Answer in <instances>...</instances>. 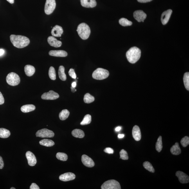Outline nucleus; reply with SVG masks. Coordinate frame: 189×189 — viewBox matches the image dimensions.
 Listing matches in <instances>:
<instances>
[{"label": "nucleus", "instance_id": "f257e3e1", "mask_svg": "<svg viewBox=\"0 0 189 189\" xmlns=\"http://www.w3.org/2000/svg\"><path fill=\"white\" fill-rule=\"evenodd\" d=\"M11 42L13 46L17 48H22L30 44V40L28 38L21 35H11Z\"/></svg>", "mask_w": 189, "mask_h": 189}, {"label": "nucleus", "instance_id": "f03ea898", "mask_svg": "<svg viewBox=\"0 0 189 189\" xmlns=\"http://www.w3.org/2000/svg\"><path fill=\"white\" fill-rule=\"evenodd\" d=\"M141 51L138 47H134L130 48L126 53V57L130 63L134 64L140 58L141 56Z\"/></svg>", "mask_w": 189, "mask_h": 189}, {"label": "nucleus", "instance_id": "7ed1b4c3", "mask_svg": "<svg viewBox=\"0 0 189 189\" xmlns=\"http://www.w3.org/2000/svg\"><path fill=\"white\" fill-rule=\"evenodd\" d=\"M77 31L80 37L83 40L88 39L91 32V29L89 26L85 23L79 25Z\"/></svg>", "mask_w": 189, "mask_h": 189}, {"label": "nucleus", "instance_id": "20e7f679", "mask_svg": "<svg viewBox=\"0 0 189 189\" xmlns=\"http://www.w3.org/2000/svg\"><path fill=\"white\" fill-rule=\"evenodd\" d=\"M109 73L106 69L98 68L94 71L92 74V77L94 79L102 80L108 77Z\"/></svg>", "mask_w": 189, "mask_h": 189}, {"label": "nucleus", "instance_id": "39448f33", "mask_svg": "<svg viewBox=\"0 0 189 189\" xmlns=\"http://www.w3.org/2000/svg\"><path fill=\"white\" fill-rule=\"evenodd\" d=\"M19 76L17 74L12 72L8 74L6 78L7 83L11 86H15L18 85L20 82Z\"/></svg>", "mask_w": 189, "mask_h": 189}, {"label": "nucleus", "instance_id": "423d86ee", "mask_svg": "<svg viewBox=\"0 0 189 189\" xmlns=\"http://www.w3.org/2000/svg\"><path fill=\"white\" fill-rule=\"evenodd\" d=\"M102 189H121L119 182L114 180H110L105 181L101 186Z\"/></svg>", "mask_w": 189, "mask_h": 189}, {"label": "nucleus", "instance_id": "0eeeda50", "mask_svg": "<svg viewBox=\"0 0 189 189\" xmlns=\"http://www.w3.org/2000/svg\"><path fill=\"white\" fill-rule=\"evenodd\" d=\"M55 0H46L45 6V12L47 15L52 13L56 8Z\"/></svg>", "mask_w": 189, "mask_h": 189}, {"label": "nucleus", "instance_id": "6e6552de", "mask_svg": "<svg viewBox=\"0 0 189 189\" xmlns=\"http://www.w3.org/2000/svg\"><path fill=\"white\" fill-rule=\"evenodd\" d=\"M36 136L42 138H51L55 136V133L51 130L43 129L38 130L36 133Z\"/></svg>", "mask_w": 189, "mask_h": 189}, {"label": "nucleus", "instance_id": "1a4fd4ad", "mask_svg": "<svg viewBox=\"0 0 189 189\" xmlns=\"http://www.w3.org/2000/svg\"><path fill=\"white\" fill-rule=\"evenodd\" d=\"M59 97V94L53 91H50L47 93H44L41 97L42 99L45 100H55Z\"/></svg>", "mask_w": 189, "mask_h": 189}, {"label": "nucleus", "instance_id": "9d476101", "mask_svg": "<svg viewBox=\"0 0 189 189\" xmlns=\"http://www.w3.org/2000/svg\"><path fill=\"white\" fill-rule=\"evenodd\" d=\"M147 15L143 11L139 10H137L134 13V19L139 22H144V20L147 18Z\"/></svg>", "mask_w": 189, "mask_h": 189}, {"label": "nucleus", "instance_id": "9b49d317", "mask_svg": "<svg viewBox=\"0 0 189 189\" xmlns=\"http://www.w3.org/2000/svg\"><path fill=\"white\" fill-rule=\"evenodd\" d=\"M26 156L29 165L33 166L36 165L37 163V159L32 152L30 151L27 152L26 154Z\"/></svg>", "mask_w": 189, "mask_h": 189}, {"label": "nucleus", "instance_id": "f8f14e48", "mask_svg": "<svg viewBox=\"0 0 189 189\" xmlns=\"http://www.w3.org/2000/svg\"><path fill=\"white\" fill-rule=\"evenodd\" d=\"M81 161L83 164L87 167H92L94 165V163L93 160L87 155H83L82 156Z\"/></svg>", "mask_w": 189, "mask_h": 189}, {"label": "nucleus", "instance_id": "ddd939ff", "mask_svg": "<svg viewBox=\"0 0 189 189\" xmlns=\"http://www.w3.org/2000/svg\"><path fill=\"white\" fill-rule=\"evenodd\" d=\"M176 175L181 183L186 184L189 183V177L185 173L181 171H178L176 173Z\"/></svg>", "mask_w": 189, "mask_h": 189}, {"label": "nucleus", "instance_id": "4468645a", "mask_svg": "<svg viewBox=\"0 0 189 189\" xmlns=\"http://www.w3.org/2000/svg\"><path fill=\"white\" fill-rule=\"evenodd\" d=\"M172 13V11L171 9H169L164 11L162 14L161 16V22L164 25L167 24L170 18Z\"/></svg>", "mask_w": 189, "mask_h": 189}, {"label": "nucleus", "instance_id": "2eb2a0df", "mask_svg": "<svg viewBox=\"0 0 189 189\" xmlns=\"http://www.w3.org/2000/svg\"><path fill=\"white\" fill-rule=\"evenodd\" d=\"M75 175L74 173L68 172L60 175L59 178L60 181H73L75 178Z\"/></svg>", "mask_w": 189, "mask_h": 189}, {"label": "nucleus", "instance_id": "dca6fc26", "mask_svg": "<svg viewBox=\"0 0 189 189\" xmlns=\"http://www.w3.org/2000/svg\"><path fill=\"white\" fill-rule=\"evenodd\" d=\"M132 136L134 140L138 141L141 138V134L140 128L138 126L135 125L133 128L132 131Z\"/></svg>", "mask_w": 189, "mask_h": 189}, {"label": "nucleus", "instance_id": "f3484780", "mask_svg": "<svg viewBox=\"0 0 189 189\" xmlns=\"http://www.w3.org/2000/svg\"><path fill=\"white\" fill-rule=\"evenodd\" d=\"M81 5L84 7L93 8L96 6V0H81Z\"/></svg>", "mask_w": 189, "mask_h": 189}, {"label": "nucleus", "instance_id": "a211bd4d", "mask_svg": "<svg viewBox=\"0 0 189 189\" xmlns=\"http://www.w3.org/2000/svg\"><path fill=\"white\" fill-rule=\"evenodd\" d=\"M49 55L53 57H67L68 54L63 50H52L49 51Z\"/></svg>", "mask_w": 189, "mask_h": 189}, {"label": "nucleus", "instance_id": "6ab92c4d", "mask_svg": "<svg viewBox=\"0 0 189 189\" xmlns=\"http://www.w3.org/2000/svg\"><path fill=\"white\" fill-rule=\"evenodd\" d=\"M47 41L48 44L51 46L55 47H59L61 46L62 43L58 41L56 38L53 36L48 37Z\"/></svg>", "mask_w": 189, "mask_h": 189}, {"label": "nucleus", "instance_id": "aec40b11", "mask_svg": "<svg viewBox=\"0 0 189 189\" xmlns=\"http://www.w3.org/2000/svg\"><path fill=\"white\" fill-rule=\"evenodd\" d=\"M64 31L61 26L57 25L53 27L51 31V35L55 37H61Z\"/></svg>", "mask_w": 189, "mask_h": 189}, {"label": "nucleus", "instance_id": "412c9836", "mask_svg": "<svg viewBox=\"0 0 189 189\" xmlns=\"http://www.w3.org/2000/svg\"><path fill=\"white\" fill-rule=\"evenodd\" d=\"M35 69L34 67L30 65H27L25 67V71L27 76H32L35 72Z\"/></svg>", "mask_w": 189, "mask_h": 189}, {"label": "nucleus", "instance_id": "4be33fe9", "mask_svg": "<svg viewBox=\"0 0 189 189\" xmlns=\"http://www.w3.org/2000/svg\"><path fill=\"white\" fill-rule=\"evenodd\" d=\"M35 109V106L33 104H27L22 106L21 108V110L24 113L32 111Z\"/></svg>", "mask_w": 189, "mask_h": 189}, {"label": "nucleus", "instance_id": "5701e85b", "mask_svg": "<svg viewBox=\"0 0 189 189\" xmlns=\"http://www.w3.org/2000/svg\"><path fill=\"white\" fill-rule=\"evenodd\" d=\"M170 151L173 155H178L181 154V150L178 143H176L171 148Z\"/></svg>", "mask_w": 189, "mask_h": 189}, {"label": "nucleus", "instance_id": "b1692460", "mask_svg": "<svg viewBox=\"0 0 189 189\" xmlns=\"http://www.w3.org/2000/svg\"><path fill=\"white\" fill-rule=\"evenodd\" d=\"M71 134L72 135L76 138H82L85 137V133L82 130L78 129H75L72 131Z\"/></svg>", "mask_w": 189, "mask_h": 189}, {"label": "nucleus", "instance_id": "393cba45", "mask_svg": "<svg viewBox=\"0 0 189 189\" xmlns=\"http://www.w3.org/2000/svg\"><path fill=\"white\" fill-rule=\"evenodd\" d=\"M40 145L46 147H51L55 145V143L50 139H44L39 141Z\"/></svg>", "mask_w": 189, "mask_h": 189}, {"label": "nucleus", "instance_id": "a878e982", "mask_svg": "<svg viewBox=\"0 0 189 189\" xmlns=\"http://www.w3.org/2000/svg\"><path fill=\"white\" fill-rule=\"evenodd\" d=\"M65 68L62 66L59 67L58 71V76L59 78L62 81H65L66 80V76L65 72Z\"/></svg>", "mask_w": 189, "mask_h": 189}, {"label": "nucleus", "instance_id": "bb28decb", "mask_svg": "<svg viewBox=\"0 0 189 189\" xmlns=\"http://www.w3.org/2000/svg\"><path fill=\"white\" fill-rule=\"evenodd\" d=\"M11 133L9 130L4 129L0 128V137L1 138H8L10 136Z\"/></svg>", "mask_w": 189, "mask_h": 189}, {"label": "nucleus", "instance_id": "cd10ccee", "mask_svg": "<svg viewBox=\"0 0 189 189\" xmlns=\"http://www.w3.org/2000/svg\"><path fill=\"white\" fill-rule=\"evenodd\" d=\"M70 112L68 110H63L59 114V117L60 120L64 121L68 118Z\"/></svg>", "mask_w": 189, "mask_h": 189}, {"label": "nucleus", "instance_id": "c85d7f7f", "mask_svg": "<svg viewBox=\"0 0 189 189\" xmlns=\"http://www.w3.org/2000/svg\"><path fill=\"white\" fill-rule=\"evenodd\" d=\"M119 24L123 26H130L132 25V22L125 18H121L119 20Z\"/></svg>", "mask_w": 189, "mask_h": 189}, {"label": "nucleus", "instance_id": "c756f323", "mask_svg": "<svg viewBox=\"0 0 189 189\" xmlns=\"http://www.w3.org/2000/svg\"><path fill=\"white\" fill-rule=\"evenodd\" d=\"M94 96L91 95L89 93L85 94L84 96V101L85 103H91L94 102Z\"/></svg>", "mask_w": 189, "mask_h": 189}, {"label": "nucleus", "instance_id": "7c9ffc66", "mask_svg": "<svg viewBox=\"0 0 189 189\" xmlns=\"http://www.w3.org/2000/svg\"><path fill=\"white\" fill-rule=\"evenodd\" d=\"M91 121V117L89 114L85 115L84 119L80 123V124L82 125H86L89 124Z\"/></svg>", "mask_w": 189, "mask_h": 189}, {"label": "nucleus", "instance_id": "2f4dec72", "mask_svg": "<svg viewBox=\"0 0 189 189\" xmlns=\"http://www.w3.org/2000/svg\"><path fill=\"white\" fill-rule=\"evenodd\" d=\"M156 150L158 152H161L163 148L162 141L161 136H160L158 139L156 145Z\"/></svg>", "mask_w": 189, "mask_h": 189}, {"label": "nucleus", "instance_id": "473e14b6", "mask_svg": "<svg viewBox=\"0 0 189 189\" xmlns=\"http://www.w3.org/2000/svg\"><path fill=\"white\" fill-rule=\"evenodd\" d=\"M184 82L186 88L189 91V73L186 72L184 74L183 78Z\"/></svg>", "mask_w": 189, "mask_h": 189}, {"label": "nucleus", "instance_id": "72a5a7b5", "mask_svg": "<svg viewBox=\"0 0 189 189\" xmlns=\"http://www.w3.org/2000/svg\"><path fill=\"white\" fill-rule=\"evenodd\" d=\"M144 167L149 172L152 173H154L155 170L154 167H153L152 164L149 162L145 161L143 164Z\"/></svg>", "mask_w": 189, "mask_h": 189}, {"label": "nucleus", "instance_id": "f704fd0d", "mask_svg": "<svg viewBox=\"0 0 189 189\" xmlns=\"http://www.w3.org/2000/svg\"><path fill=\"white\" fill-rule=\"evenodd\" d=\"M56 157L59 160L66 161L68 159V156L64 153L58 152L56 154Z\"/></svg>", "mask_w": 189, "mask_h": 189}, {"label": "nucleus", "instance_id": "c9c22d12", "mask_svg": "<svg viewBox=\"0 0 189 189\" xmlns=\"http://www.w3.org/2000/svg\"><path fill=\"white\" fill-rule=\"evenodd\" d=\"M49 76L51 80H55L56 78L55 71L53 67H51L49 68L48 72Z\"/></svg>", "mask_w": 189, "mask_h": 189}, {"label": "nucleus", "instance_id": "e433bc0d", "mask_svg": "<svg viewBox=\"0 0 189 189\" xmlns=\"http://www.w3.org/2000/svg\"><path fill=\"white\" fill-rule=\"evenodd\" d=\"M120 154L121 159L124 160H127L129 159L128 153L125 150H121L120 152Z\"/></svg>", "mask_w": 189, "mask_h": 189}, {"label": "nucleus", "instance_id": "4c0bfd02", "mask_svg": "<svg viewBox=\"0 0 189 189\" xmlns=\"http://www.w3.org/2000/svg\"><path fill=\"white\" fill-rule=\"evenodd\" d=\"M181 144L184 147H186L189 145V138L187 136H185L181 139Z\"/></svg>", "mask_w": 189, "mask_h": 189}, {"label": "nucleus", "instance_id": "58836bf2", "mask_svg": "<svg viewBox=\"0 0 189 189\" xmlns=\"http://www.w3.org/2000/svg\"><path fill=\"white\" fill-rule=\"evenodd\" d=\"M69 76H70L72 78L74 79L76 78V75L74 69L71 68L70 69V70L69 71Z\"/></svg>", "mask_w": 189, "mask_h": 189}, {"label": "nucleus", "instance_id": "ea45409f", "mask_svg": "<svg viewBox=\"0 0 189 189\" xmlns=\"http://www.w3.org/2000/svg\"><path fill=\"white\" fill-rule=\"evenodd\" d=\"M104 151L105 152L107 153L108 154H112L114 153V150L112 148H105Z\"/></svg>", "mask_w": 189, "mask_h": 189}, {"label": "nucleus", "instance_id": "a19ab883", "mask_svg": "<svg viewBox=\"0 0 189 189\" xmlns=\"http://www.w3.org/2000/svg\"><path fill=\"white\" fill-rule=\"evenodd\" d=\"M30 189H39L40 188L37 184L35 183H33L31 184L30 187Z\"/></svg>", "mask_w": 189, "mask_h": 189}, {"label": "nucleus", "instance_id": "79ce46f5", "mask_svg": "<svg viewBox=\"0 0 189 189\" xmlns=\"http://www.w3.org/2000/svg\"><path fill=\"white\" fill-rule=\"evenodd\" d=\"M4 98L3 94H2L1 92H0V105H2L4 104Z\"/></svg>", "mask_w": 189, "mask_h": 189}, {"label": "nucleus", "instance_id": "37998d69", "mask_svg": "<svg viewBox=\"0 0 189 189\" xmlns=\"http://www.w3.org/2000/svg\"><path fill=\"white\" fill-rule=\"evenodd\" d=\"M4 163L3 159L1 156H0V169H2L4 167Z\"/></svg>", "mask_w": 189, "mask_h": 189}, {"label": "nucleus", "instance_id": "c03bdc74", "mask_svg": "<svg viewBox=\"0 0 189 189\" xmlns=\"http://www.w3.org/2000/svg\"><path fill=\"white\" fill-rule=\"evenodd\" d=\"M137 1L141 3H146L151 1L152 0H137Z\"/></svg>", "mask_w": 189, "mask_h": 189}, {"label": "nucleus", "instance_id": "a18cd8bd", "mask_svg": "<svg viewBox=\"0 0 189 189\" xmlns=\"http://www.w3.org/2000/svg\"><path fill=\"white\" fill-rule=\"evenodd\" d=\"M5 53V51L3 49H0V56L3 55Z\"/></svg>", "mask_w": 189, "mask_h": 189}, {"label": "nucleus", "instance_id": "49530a36", "mask_svg": "<svg viewBox=\"0 0 189 189\" xmlns=\"http://www.w3.org/2000/svg\"><path fill=\"white\" fill-rule=\"evenodd\" d=\"M124 136V134H119L118 136V138H123Z\"/></svg>", "mask_w": 189, "mask_h": 189}, {"label": "nucleus", "instance_id": "de8ad7c7", "mask_svg": "<svg viewBox=\"0 0 189 189\" xmlns=\"http://www.w3.org/2000/svg\"><path fill=\"white\" fill-rule=\"evenodd\" d=\"M121 129V127H117L116 128L115 131L117 132L120 131Z\"/></svg>", "mask_w": 189, "mask_h": 189}, {"label": "nucleus", "instance_id": "09e8293b", "mask_svg": "<svg viewBox=\"0 0 189 189\" xmlns=\"http://www.w3.org/2000/svg\"><path fill=\"white\" fill-rule=\"evenodd\" d=\"M76 82H74L72 83V84H71V87L73 88L76 87Z\"/></svg>", "mask_w": 189, "mask_h": 189}, {"label": "nucleus", "instance_id": "8fccbe9b", "mask_svg": "<svg viewBox=\"0 0 189 189\" xmlns=\"http://www.w3.org/2000/svg\"><path fill=\"white\" fill-rule=\"evenodd\" d=\"M6 1L11 4H13L14 3V0H6Z\"/></svg>", "mask_w": 189, "mask_h": 189}, {"label": "nucleus", "instance_id": "3c124183", "mask_svg": "<svg viewBox=\"0 0 189 189\" xmlns=\"http://www.w3.org/2000/svg\"><path fill=\"white\" fill-rule=\"evenodd\" d=\"M71 91L72 92H73V93H74V92H75V91H76V89H75V88H73L71 87Z\"/></svg>", "mask_w": 189, "mask_h": 189}, {"label": "nucleus", "instance_id": "603ef678", "mask_svg": "<svg viewBox=\"0 0 189 189\" xmlns=\"http://www.w3.org/2000/svg\"><path fill=\"white\" fill-rule=\"evenodd\" d=\"M10 189H15V188H14V187H11Z\"/></svg>", "mask_w": 189, "mask_h": 189}]
</instances>
